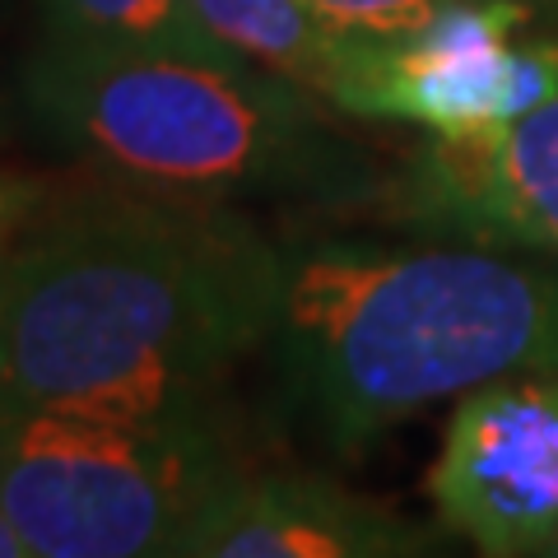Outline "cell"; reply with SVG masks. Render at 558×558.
<instances>
[{
    "mask_svg": "<svg viewBox=\"0 0 558 558\" xmlns=\"http://www.w3.org/2000/svg\"><path fill=\"white\" fill-rule=\"evenodd\" d=\"M289 252L209 196L14 182L0 219V391L102 418L209 410L284 303Z\"/></svg>",
    "mask_w": 558,
    "mask_h": 558,
    "instance_id": "6da1fadb",
    "label": "cell"
},
{
    "mask_svg": "<svg viewBox=\"0 0 558 558\" xmlns=\"http://www.w3.org/2000/svg\"><path fill=\"white\" fill-rule=\"evenodd\" d=\"M270 344L312 438L363 451L424 405L558 373V256L317 247L289 256Z\"/></svg>",
    "mask_w": 558,
    "mask_h": 558,
    "instance_id": "7a4b0ae2",
    "label": "cell"
},
{
    "mask_svg": "<svg viewBox=\"0 0 558 558\" xmlns=\"http://www.w3.org/2000/svg\"><path fill=\"white\" fill-rule=\"evenodd\" d=\"M24 108L98 178L223 201L317 172L326 135L312 94L256 61L117 51L47 38Z\"/></svg>",
    "mask_w": 558,
    "mask_h": 558,
    "instance_id": "3957f363",
    "label": "cell"
},
{
    "mask_svg": "<svg viewBox=\"0 0 558 558\" xmlns=\"http://www.w3.org/2000/svg\"><path fill=\"white\" fill-rule=\"evenodd\" d=\"M242 470L209 410L102 418L0 391V512L33 558L182 554Z\"/></svg>",
    "mask_w": 558,
    "mask_h": 558,
    "instance_id": "277c9868",
    "label": "cell"
},
{
    "mask_svg": "<svg viewBox=\"0 0 558 558\" xmlns=\"http://www.w3.org/2000/svg\"><path fill=\"white\" fill-rule=\"evenodd\" d=\"M526 0H451L391 38L344 33L326 102L433 135H475L558 98V38L517 43Z\"/></svg>",
    "mask_w": 558,
    "mask_h": 558,
    "instance_id": "5b68a950",
    "label": "cell"
},
{
    "mask_svg": "<svg viewBox=\"0 0 558 558\" xmlns=\"http://www.w3.org/2000/svg\"><path fill=\"white\" fill-rule=\"evenodd\" d=\"M428 498L442 526L488 558L549 554L558 539V373L457 396Z\"/></svg>",
    "mask_w": 558,
    "mask_h": 558,
    "instance_id": "8992f818",
    "label": "cell"
},
{
    "mask_svg": "<svg viewBox=\"0 0 558 558\" xmlns=\"http://www.w3.org/2000/svg\"><path fill=\"white\" fill-rule=\"evenodd\" d=\"M414 233L558 256V98L475 135H433L387 191Z\"/></svg>",
    "mask_w": 558,
    "mask_h": 558,
    "instance_id": "52a82bcc",
    "label": "cell"
},
{
    "mask_svg": "<svg viewBox=\"0 0 558 558\" xmlns=\"http://www.w3.org/2000/svg\"><path fill=\"white\" fill-rule=\"evenodd\" d=\"M428 549L424 526L307 470H242L182 539V554L196 558H405Z\"/></svg>",
    "mask_w": 558,
    "mask_h": 558,
    "instance_id": "ba28073f",
    "label": "cell"
},
{
    "mask_svg": "<svg viewBox=\"0 0 558 558\" xmlns=\"http://www.w3.org/2000/svg\"><path fill=\"white\" fill-rule=\"evenodd\" d=\"M191 10L238 57L293 80L312 98L330 94L344 33L326 28L303 0H191Z\"/></svg>",
    "mask_w": 558,
    "mask_h": 558,
    "instance_id": "9c48e42d",
    "label": "cell"
},
{
    "mask_svg": "<svg viewBox=\"0 0 558 558\" xmlns=\"http://www.w3.org/2000/svg\"><path fill=\"white\" fill-rule=\"evenodd\" d=\"M47 38L117 47V51H172V57L242 61L209 33L191 0H43Z\"/></svg>",
    "mask_w": 558,
    "mask_h": 558,
    "instance_id": "30bf717a",
    "label": "cell"
},
{
    "mask_svg": "<svg viewBox=\"0 0 558 558\" xmlns=\"http://www.w3.org/2000/svg\"><path fill=\"white\" fill-rule=\"evenodd\" d=\"M326 28L359 33V38H391L428 24L451 0H303Z\"/></svg>",
    "mask_w": 558,
    "mask_h": 558,
    "instance_id": "8fae6325",
    "label": "cell"
},
{
    "mask_svg": "<svg viewBox=\"0 0 558 558\" xmlns=\"http://www.w3.org/2000/svg\"><path fill=\"white\" fill-rule=\"evenodd\" d=\"M0 558H33V549H28V539L14 531V521L0 512Z\"/></svg>",
    "mask_w": 558,
    "mask_h": 558,
    "instance_id": "7c38bea8",
    "label": "cell"
},
{
    "mask_svg": "<svg viewBox=\"0 0 558 558\" xmlns=\"http://www.w3.org/2000/svg\"><path fill=\"white\" fill-rule=\"evenodd\" d=\"M10 191H14V182L0 178V219H5V209H10Z\"/></svg>",
    "mask_w": 558,
    "mask_h": 558,
    "instance_id": "4fadbf2b",
    "label": "cell"
},
{
    "mask_svg": "<svg viewBox=\"0 0 558 558\" xmlns=\"http://www.w3.org/2000/svg\"><path fill=\"white\" fill-rule=\"evenodd\" d=\"M549 554H558V539H554V549H549Z\"/></svg>",
    "mask_w": 558,
    "mask_h": 558,
    "instance_id": "5bb4252c",
    "label": "cell"
}]
</instances>
